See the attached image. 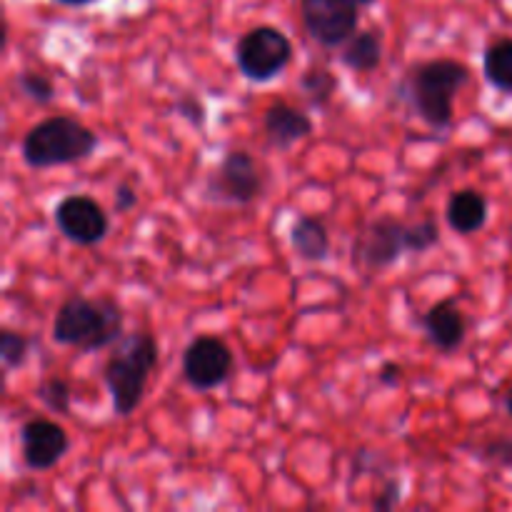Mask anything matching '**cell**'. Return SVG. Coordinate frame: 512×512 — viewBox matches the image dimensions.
Segmentation results:
<instances>
[{"label": "cell", "mask_w": 512, "mask_h": 512, "mask_svg": "<svg viewBox=\"0 0 512 512\" xmlns=\"http://www.w3.org/2000/svg\"><path fill=\"white\" fill-rule=\"evenodd\" d=\"M470 83V68L455 58L415 63L398 85V95L425 125L450 128L455 118V95Z\"/></svg>", "instance_id": "1"}, {"label": "cell", "mask_w": 512, "mask_h": 512, "mask_svg": "<svg viewBox=\"0 0 512 512\" xmlns=\"http://www.w3.org/2000/svg\"><path fill=\"white\" fill-rule=\"evenodd\" d=\"M125 335V313L113 295L88 298L73 293L60 303L53 318V340L63 348L90 355L113 348Z\"/></svg>", "instance_id": "2"}, {"label": "cell", "mask_w": 512, "mask_h": 512, "mask_svg": "<svg viewBox=\"0 0 512 512\" xmlns=\"http://www.w3.org/2000/svg\"><path fill=\"white\" fill-rule=\"evenodd\" d=\"M158 360V340L145 330L123 335L113 345V353L103 365V383L118 418H130L140 408L150 375L158 368Z\"/></svg>", "instance_id": "3"}, {"label": "cell", "mask_w": 512, "mask_h": 512, "mask_svg": "<svg viewBox=\"0 0 512 512\" xmlns=\"http://www.w3.org/2000/svg\"><path fill=\"white\" fill-rule=\"evenodd\" d=\"M100 138L73 115H53L35 123L20 140V158L33 170H50L90 158Z\"/></svg>", "instance_id": "4"}, {"label": "cell", "mask_w": 512, "mask_h": 512, "mask_svg": "<svg viewBox=\"0 0 512 512\" xmlns=\"http://www.w3.org/2000/svg\"><path fill=\"white\" fill-rule=\"evenodd\" d=\"M293 60V43L275 25L250 28L235 45V65L250 83H273Z\"/></svg>", "instance_id": "5"}, {"label": "cell", "mask_w": 512, "mask_h": 512, "mask_svg": "<svg viewBox=\"0 0 512 512\" xmlns=\"http://www.w3.org/2000/svg\"><path fill=\"white\" fill-rule=\"evenodd\" d=\"M408 228L410 225L395 215H380L363 225L350 248L353 268L370 275L393 268L405 253H410Z\"/></svg>", "instance_id": "6"}, {"label": "cell", "mask_w": 512, "mask_h": 512, "mask_svg": "<svg viewBox=\"0 0 512 512\" xmlns=\"http://www.w3.org/2000/svg\"><path fill=\"white\" fill-rule=\"evenodd\" d=\"M265 180L258 160L245 148H233L223 155L218 168L205 183V198L215 203L250 205L263 195Z\"/></svg>", "instance_id": "7"}, {"label": "cell", "mask_w": 512, "mask_h": 512, "mask_svg": "<svg viewBox=\"0 0 512 512\" xmlns=\"http://www.w3.org/2000/svg\"><path fill=\"white\" fill-rule=\"evenodd\" d=\"M180 370L195 393H210L228 383L235 370V355L225 340L215 335H198L183 350Z\"/></svg>", "instance_id": "8"}, {"label": "cell", "mask_w": 512, "mask_h": 512, "mask_svg": "<svg viewBox=\"0 0 512 512\" xmlns=\"http://www.w3.org/2000/svg\"><path fill=\"white\" fill-rule=\"evenodd\" d=\"M358 0H300L303 25L323 48H340L358 30Z\"/></svg>", "instance_id": "9"}, {"label": "cell", "mask_w": 512, "mask_h": 512, "mask_svg": "<svg viewBox=\"0 0 512 512\" xmlns=\"http://www.w3.org/2000/svg\"><path fill=\"white\" fill-rule=\"evenodd\" d=\"M53 218L60 235L68 238L70 243L80 245V248L100 245L110 233L108 210H105L98 200L83 193L65 195V198L55 205Z\"/></svg>", "instance_id": "10"}, {"label": "cell", "mask_w": 512, "mask_h": 512, "mask_svg": "<svg viewBox=\"0 0 512 512\" xmlns=\"http://www.w3.org/2000/svg\"><path fill=\"white\" fill-rule=\"evenodd\" d=\"M68 430L50 418H33L20 425L23 465L33 473H48L68 455Z\"/></svg>", "instance_id": "11"}, {"label": "cell", "mask_w": 512, "mask_h": 512, "mask_svg": "<svg viewBox=\"0 0 512 512\" xmlns=\"http://www.w3.org/2000/svg\"><path fill=\"white\" fill-rule=\"evenodd\" d=\"M420 328L425 330V338L430 340V345L443 355L463 348L465 338H468V318L458 308V298H443L430 305L420 315Z\"/></svg>", "instance_id": "12"}, {"label": "cell", "mask_w": 512, "mask_h": 512, "mask_svg": "<svg viewBox=\"0 0 512 512\" xmlns=\"http://www.w3.org/2000/svg\"><path fill=\"white\" fill-rule=\"evenodd\" d=\"M313 128V118L303 108H295V105L285 103V100L270 103L263 115L265 140L275 150H290L295 143L308 138Z\"/></svg>", "instance_id": "13"}, {"label": "cell", "mask_w": 512, "mask_h": 512, "mask_svg": "<svg viewBox=\"0 0 512 512\" xmlns=\"http://www.w3.org/2000/svg\"><path fill=\"white\" fill-rule=\"evenodd\" d=\"M490 203L483 190L478 188H460L455 190L445 205V220L450 230L458 235H473L488 225Z\"/></svg>", "instance_id": "14"}, {"label": "cell", "mask_w": 512, "mask_h": 512, "mask_svg": "<svg viewBox=\"0 0 512 512\" xmlns=\"http://www.w3.org/2000/svg\"><path fill=\"white\" fill-rule=\"evenodd\" d=\"M290 248L305 263H320L330 255L328 225L315 215H300L290 225Z\"/></svg>", "instance_id": "15"}, {"label": "cell", "mask_w": 512, "mask_h": 512, "mask_svg": "<svg viewBox=\"0 0 512 512\" xmlns=\"http://www.w3.org/2000/svg\"><path fill=\"white\" fill-rule=\"evenodd\" d=\"M340 63L353 73H373L383 63V35L378 30H355L340 50Z\"/></svg>", "instance_id": "16"}, {"label": "cell", "mask_w": 512, "mask_h": 512, "mask_svg": "<svg viewBox=\"0 0 512 512\" xmlns=\"http://www.w3.org/2000/svg\"><path fill=\"white\" fill-rule=\"evenodd\" d=\"M483 75L498 93L512 95V38H498L485 48Z\"/></svg>", "instance_id": "17"}, {"label": "cell", "mask_w": 512, "mask_h": 512, "mask_svg": "<svg viewBox=\"0 0 512 512\" xmlns=\"http://www.w3.org/2000/svg\"><path fill=\"white\" fill-rule=\"evenodd\" d=\"M338 85V75L328 68H308L298 80L300 95H303L310 105H315V108H325V105L333 100Z\"/></svg>", "instance_id": "18"}, {"label": "cell", "mask_w": 512, "mask_h": 512, "mask_svg": "<svg viewBox=\"0 0 512 512\" xmlns=\"http://www.w3.org/2000/svg\"><path fill=\"white\" fill-rule=\"evenodd\" d=\"M35 398L43 403L45 410L60 415V418H68L73 410V390H70L68 380L58 378V375L40 380V385L35 388Z\"/></svg>", "instance_id": "19"}, {"label": "cell", "mask_w": 512, "mask_h": 512, "mask_svg": "<svg viewBox=\"0 0 512 512\" xmlns=\"http://www.w3.org/2000/svg\"><path fill=\"white\" fill-rule=\"evenodd\" d=\"M30 348H33V340L25 333H18L13 328L0 330V363H3L5 373L23 368L28 363Z\"/></svg>", "instance_id": "20"}, {"label": "cell", "mask_w": 512, "mask_h": 512, "mask_svg": "<svg viewBox=\"0 0 512 512\" xmlns=\"http://www.w3.org/2000/svg\"><path fill=\"white\" fill-rule=\"evenodd\" d=\"M18 90L30 98L33 103L48 105L55 100V83L45 73H33V70H23L18 75Z\"/></svg>", "instance_id": "21"}, {"label": "cell", "mask_w": 512, "mask_h": 512, "mask_svg": "<svg viewBox=\"0 0 512 512\" xmlns=\"http://www.w3.org/2000/svg\"><path fill=\"white\" fill-rule=\"evenodd\" d=\"M440 243V228L435 218H423L408 228L410 253H428Z\"/></svg>", "instance_id": "22"}, {"label": "cell", "mask_w": 512, "mask_h": 512, "mask_svg": "<svg viewBox=\"0 0 512 512\" xmlns=\"http://www.w3.org/2000/svg\"><path fill=\"white\" fill-rule=\"evenodd\" d=\"M175 110H178L180 118L188 120L193 128H203L205 118H208V110H205L203 100L195 98V95H183V98L178 100V105H175Z\"/></svg>", "instance_id": "23"}, {"label": "cell", "mask_w": 512, "mask_h": 512, "mask_svg": "<svg viewBox=\"0 0 512 512\" xmlns=\"http://www.w3.org/2000/svg\"><path fill=\"white\" fill-rule=\"evenodd\" d=\"M480 458L498 465V468L512 470V440H493L480 450Z\"/></svg>", "instance_id": "24"}, {"label": "cell", "mask_w": 512, "mask_h": 512, "mask_svg": "<svg viewBox=\"0 0 512 512\" xmlns=\"http://www.w3.org/2000/svg\"><path fill=\"white\" fill-rule=\"evenodd\" d=\"M398 503H400V480L390 478V480H385V485L380 488V493L373 498L370 508H373L375 512H388V510L398 508Z\"/></svg>", "instance_id": "25"}, {"label": "cell", "mask_w": 512, "mask_h": 512, "mask_svg": "<svg viewBox=\"0 0 512 512\" xmlns=\"http://www.w3.org/2000/svg\"><path fill=\"white\" fill-rule=\"evenodd\" d=\"M138 208V193L130 183H120L115 188V198H113V210L115 213H130V210Z\"/></svg>", "instance_id": "26"}, {"label": "cell", "mask_w": 512, "mask_h": 512, "mask_svg": "<svg viewBox=\"0 0 512 512\" xmlns=\"http://www.w3.org/2000/svg\"><path fill=\"white\" fill-rule=\"evenodd\" d=\"M378 380H380V385H385V388H398L400 380H403V368H400L398 363L380 365Z\"/></svg>", "instance_id": "27"}, {"label": "cell", "mask_w": 512, "mask_h": 512, "mask_svg": "<svg viewBox=\"0 0 512 512\" xmlns=\"http://www.w3.org/2000/svg\"><path fill=\"white\" fill-rule=\"evenodd\" d=\"M55 3L68 5V8H85V5H93L98 3V0H55Z\"/></svg>", "instance_id": "28"}, {"label": "cell", "mask_w": 512, "mask_h": 512, "mask_svg": "<svg viewBox=\"0 0 512 512\" xmlns=\"http://www.w3.org/2000/svg\"><path fill=\"white\" fill-rule=\"evenodd\" d=\"M505 410H508V415L512 418V393L505 398Z\"/></svg>", "instance_id": "29"}, {"label": "cell", "mask_w": 512, "mask_h": 512, "mask_svg": "<svg viewBox=\"0 0 512 512\" xmlns=\"http://www.w3.org/2000/svg\"><path fill=\"white\" fill-rule=\"evenodd\" d=\"M360 5H373V3H378V0H358Z\"/></svg>", "instance_id": "30"}]
</instances>
